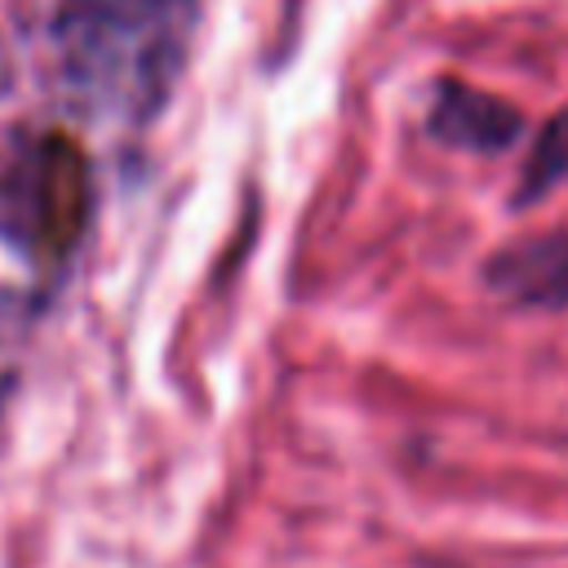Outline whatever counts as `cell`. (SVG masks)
Instances as JSON below:
<instances>
[{"label":"cell","instance_id":"cell-4","mask_svg":"<svg viewBox=\"0 0 568 568\" xmlns=\"http://www.w3.org/2000/svg\"><path fill=\"white\" fill-rule=\"evenodd\" d=\"M493 297L528 311H568V231L524 235L484 257Z\"/></svg>","mask_w":568,"mask_h":568},{"label":"cell","instance_id":"cell-5","mask_svg":"<svg viewBox=\"0 0 568 568\" xmlns=\"http://www.w3.org/2000/svg\"><path fill=\"white\" fill-rule=\"evenodd\" d=\"M568 178V106L555 111L541 133L532 138L528 146V160L519 169V182H515V209L524 204H537L541 195H550V186H559Z\"/></svg>","mask_w":568,"mask_h":568},{"label":"cell","instance_id":"cell-1","mask_svg":"<svg viewBox=\"0 0 568 568\" xmlns=\"http://www.w3.org/2000/svg\"><path fill=\"white\" fill-rule=\"evenodd\" d=\"M200 0H67L53 36L89 106L151 115L186 53Z\"/></svg>","mask_w":568,"mask_h":568},{"label":"cell","instance_id":"cell-2","mask_svg":"<svg viewBox=\"0 0 568 568\" xmlns=\"http://www.w3.org/2000/svg\"><path fill=\"white\" fill-rule=\"evenodd\" d=\"M4 231L40 262H62L89 217V164L71 138H40L36 151L13 164L4 191Z\"/></svg>","mask_w":568,"mask_h":568},{"label":"cell","instance_id":"cell-3","mask_svg":"<svg viewBox=\"0 0 568 568\" xmlns=\"http://www.w3.org/2000/svg\"><path fill=\"white\" fill-rule=\"evenodd\" d=\"M422 129H426L430 142H439L448 151L501 155L524 138L528 120L501 93H488V89H475V84H462V80H435Z\"/></svg>","mask_w":568,"mask_h":568}]
</instances>
